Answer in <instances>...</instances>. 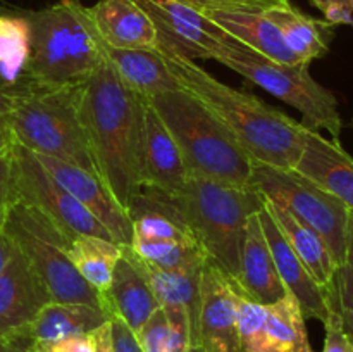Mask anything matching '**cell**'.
Listing matches in <instances>:
<instances>
[{"instance_id": "cell-7", "label": "cell", "mask_w": 353, "mask_h": 352, "mask_svg": "<svg viewBox=\"0 0 353 352\" xmlns=\"http://www.w3.org/2000/svg\"><path fill=\"white\" fill-rule=\"evenodd\" d=\"M214 61L221 62L278 97L302 114L300 123L314 131H327L331 140L341 144L343 119L338 110V100L331 90L321 85L310 75V64H281L265 59L238 40H231Z\"/></svg>"}, {"instance_id": "cell-28", "label": "cell", "mask_w": 353, "mask_h": 352, "mask_svg": "<svg viewBox=\"0 0 353 352\" xmlns=\"http://www.w3.org/2000/svg\"><path fill=\"white\" fill-rule=\"evenodd\" d=\"M123 255V247L114 240L93 235H79L69 245V257L76 271L97 292L103 293L112 282L114 269Z\"/></svg>"}, {"instance_id": "cell-48", "label": "cell", "mask_w": 353, "mask_h": 352, "mask_svg": "<svg viewBox=\"0 0 353 352\" xmlns=\"http://www.w3.org/2000/svg\"><path fill=\"white\" fill-rule=\"evenodd\" d=\"M352 124H353V121H352Z\"/></svg>"}, {"instance_id": "cell-22", "label": "cell", "mask_w": 353, "mask_h": 352, "mask_svg": "<svg viewBox=\"0 0 353 352\" xmlns=\"http://www.w3.org/2000/svg\"><path fill=\"white\" fill-rule=\"evenodd\" d=\"M140 264L162 309H185L188 313L190 328H192V345H199L202 269L205 261L169 269L155 268V266H148L141 261Z\"/></svg>"}, {"instance_id": "cell-20", "label": "cell", "mask_w": 353, "mask_h": 352, "mask_svg": "<svg viewBox=\"0 0 353 352\" xmlns=\"http://www.w3.org/2000/svg\"><path fill=\"white\" fill-rule=\"evenodd\" d=\"M293 169L353 211V157L341 144L307 128L303 150Z\"/></svg>"}, {"instance_id": "cell-23", "label": "cell", "mask_w": 353, "mask_h": 352, "mask_svg": "<svg viewBox=\"0 0 353 352\" xmlns=\"http://www.w3.org/2000/svg\"><path fill=\"white\" fill-rule=\"evenodd\" d=\"M105 59L121 81L140 97L150 99L181 88L157 48H103Z\"/></svg>"}, {"instance_id": "cell-36", "label": "cell", "mask_w": 353, "mask_h": 352, "mask_svg": "<svg viewBox=\"0 0 353 352\" xmlns=\"http://www.w3.org/2000/svg\"><path fill=\"white\" fill-rule=\"evenodd\" d=\"M324 328H326V337H324L323 352H353V342L345 331L340 314L334 309H331L330 316L324 321Z\"/></svg>"}, {"instance_id": "cell-11", "label": "cell", "mask_w": 353, "mask_h": 352, "mask_svg": "<svg viewBox=\"0 0 353 352\" xmlns=\"http://www.w3.org/2000/svg\"><path fill=\"white\" fill-rule=\"evenodd\" d=\"M10 150L14 202L21 200L37 207L48 219L54 221L71 242L79 235L112 240L107 228L43 168L33 152L16 141H12Z\"/></svg>"}, {"instance_id": "cell-46", "label": "cell", "mask_w": 353, "mask_h": 352, "mask_svg": "<svg viewBox=\"0 0 353 352\" xmlns=\"http://www.w3.org/2000/svg\"><path fill=\"white\" fill-rule=\"evenodd\" d=\"M188 352H207V351L202 347V345H192Z\"/></svg>"}, {"instance_id": "cell-44", "label": "cell", "mask_w": 353, "mask_h": 352, "mask_svg": "<svg viewBox=\"0 0 353 352\" xmlns=\"http://www.w3.org/2000/svg\"><path fill=\"white\" fill-rule=\"evenodd\" d=\"M10 107V92L6 86L0 85V119L7 116Z\"/></svg>"}, {"instance_id": "cell-41", "label": "cell", "mask_w": 353, "mask_h": 352, "mask_svg": "<svg viewBox=\"0 0 353 352\" xmlns=\"http://www.w3.org/2000/svg\"><path fill=\"white\" fill-rule=\"evenodd\" d=\"M14 244L10 242V238L0 230V271H2L3 266L7 264V261L10 259V255L14 254Z\"/></svg>"}, {"instance_id": "cell-37", "label": "cell", "mask_w": 353, "mask_h": 352, "mask_svg": "<svg viewBox=\"0 0 353 352\" xmlns=\"http://www.w3.org/2000/svg\"><path fill=\"white\" fill-rule=\"evenodd\" d=\"M110 340L112 352H143L141 351L134 331L119 317H110Z\"/></svg>"}, {"instance_id": "cell-14", "label": "cell", "mask_w": 353, "mask_h": 352, "mask_svg": "<svg viewBox=\"0 0 353 352\" xmlns=\"http://www.w3.org/2000/svg\"><path fill=\"white\" fill-rule=\"evenodd\" d=\"M43 280L17 248L0 271V338L26 331L52 302Z\"/></svg>"}, {"instance_id": "cell-9", "label": "cell", "mask_w": 353, "mask_h": 352, "mask_svg": "<svg viewBox=\"0 0 353 352\" xmlns=\"http://www.w3.org/2000/svg\"><path fill=\"white\" fill-rule=\"evenodd\" d=\"M250 188L285 207L296 219L312 228L326 242L334 262L343 264L347 259L350 209L340 199L319 188L295 169L265 164H255Z\"/></svg>"}, {"instance_id": "cell-43", "label": "cell", "mask_w": 353, "mask_h": 352, "mask_svg": "<svg viewBox=\"0 0 353 352\" xmlns=\"http://www.w3.org/2000/svg\"><path fill=\"white\" fill-rule=\"evenodd\" d=\"M12 144V135H10L9 124H7V116L0 119V152L6 150Z\"/></svg>"}, {"instance_id": "cell-39", "label": "cell", "mask_w": 353, "mask_h": 352, "mask_svg": "<svg viewBox=\"0 0 353 352\" xmlns=\"http://www.w3.org/2000/svg\"><path fill=\"white\" fill-rule=\"evenodd\" d=\"M0 352H37L33 338L30 333L21 331V333L10 335V337L0 338Z\"/></svg>"}, {"instance_id": "cell-4", "label": "cell", "mask_w": 353, "mask_h": 352, "mask_svg": "<svg viewBox=\"0 0 353 352\" xmlns=\"http://www.w3.org/2000/svg\"><path fill=\"white\" fill-rule=\"evenodd\" d=\"M147 100L174 137L190 176L250 188L255 161L199 97L178 88Z\"/></svg>"}, {"instance_id": "cell-29", "label": "cell", "mask_w": 353, "mask_h": 352, "mask_svg": "<svg viewBox=\"0 0 353 352\" xmlns=\"http://www.w3.org/2000/svg\"><path fill=\"white\" fill-rule=\"evenodd\" d=\"M264 352H314L305 316L292 293L268 306Z\"/></svg>"}, {"instance_id": "cell-12", "label": "cell", "mask_w": 353, "mask_h": 352, "mask_svg": "<svg viewBox=\"0 0 353 352\" xmlns=\"http://www.w3.org/2000/svg\"><path fill=\"white\" fill-rule=\"evenodd\" d=\"M152 19L164 41L188 59H216L233 40L202 10L179 0H133Z\"/></svg>"}, {"instance_id": "cell-27", "label": "cell", "mask_w": 353, "mask_h": 352, "mask_svg": "<svg viewBox=\"0 0 353 352\" xmlns=\"http://www.w3.org/2000/svg\"><path fill=\"white\" fill-rule=\"evenodd\" d=\"M264 14L276 24L285 43L300 62L310 64L330 52L333 26L326 21L307 16L293 3L271 7Z\"/></svg>"}, {"instance_id": "cell-8", "label": "cell", "mask_w": 353, "mask_h": 352, "mask_svg": "<svg viewBox=\"0 0 353 352\" xmlns=\"http://www.w3.org/2000/svg\"><path fill=\"white\" fill-rule=\"evenodd\" d=\"M0 230L30 261L55 302L86 304L103 309V293L90 286L72 266L71 240L37 207L16 200Z\"/></svg>"}, {"instance_id": "cell-6", "label": "cell", "mask_w": 353, "mask_h": 352, "mask_svg": "<svg viewBox=\"0 0 353 352\" xmlns=\"http://www.w3.org/2000/svg\"><path fill=\"white\" fill-rule=\"evenodd\" d=\"M186 226L212 261L234 285L240 268V248L248 217L265 202L254 188L188 176L176 195H168Z\"/></svg>"}, {"instance_id": "cell-31", "label": "cell", "mask_w": 353, "mask_h": 352, "mask_svg": "<svg viewBox=\"0 0 353 352\" xmlns=\"http://www.w3.org/2000/svg\"><path fill=\"white\" fill-rule=\"evenodd\" d=\"M134 335L143 352H188L192 347V328L185 309L159 307Z\"/></svg>"}, {"instance_id": "cell-33", "label": "cell", "mask_w": 353, "mask_h": 352, "mask_svg": "<svg viewBox=\"0 0 353 352\" xmlns=\"http://www.w3.org/2000/svg\"><path fill=\"white\" fill-rule=\"evenodd\" d=\"M331 309L341 317L345 331L353 342V262L345 261L338 266L333 283L326 289Z\"/></svg>"}, {"instance_id": "cell-3", "label": "cell", "mask_w": 353, "mask_h": 352, "mask_svg": "<svg viewBox=\"0 0 353 352\" xmlns=\"http://www.w3.org/2000/svg\"><path fill=\"white\" fill-rule=\"evenodd\" d=\"M83 85L23 81L9 90L7 124L12 141L33 154L61 159L99 176L83 126Z\"/></svg>"}, {"instance_id": "cell-16", "label": "cell", "mask_w": 353, "mask_h": 352, "mask_svg": "<svg viewBox=\"0 0 353 352\" xmlns=\"http://www.w3.org/2000/svg\"><path fill=\"white\" fill-rule=\"evenodd\" d=\"M181 150L157 110L147 100L141 140V185L165 195H176L188 179Z\"/></svg>"}, {"instance_id": "cell-18", "label": "cell", "mask_w": 353, "mask_h": 352, "mask_svg": "<svg viewBox=\"0 0 353 352\" xmlns=\"http://www.w3.org/2000/svg\"><path fill=\"white\" fill-rule=\"evenodd\" d=\"M159 307L140 261L130 247H123L110 286L103 292V309L109 317H119L137 333Z\"/></svg>"}, {"instance_id": "cell-35", "label": "cell", "mask_w": 353, "mask_h": 352, "mask_svg": "<svg viewBox=\"0 0 353 352\" xmlns=\"http://www.w3.org/2000/svg\"><path fill=\"white\" fill-rule=\"evenodd\" d=\"M10 145L6 150L0 152V228L6 221L10 206L14 204L12 150H10Z\"/></svg>"}, {"instance_id": "cell-38", "label": "cell", "mask_w": 353, "mask_h": 352, "mask_svg": "<svg viewBox=\"0 0 353 352\" xmlns=\"http://www.w3.org/2000/svg\"><path fill=\"white\" fill-rule=\"evenodd\" d=\"M37 347V345H34ZM37 352H95V345L90 335L65 338L47 347H37Z\"/></svg>"}, {"instance_id": "cell-15", "label": "cell", "mask_w": 353, "mask_h": 352, "mask_svg": "<svg viewBox=\"0 0 353 352\" xmlns=\"http://www.w3.org/2000/svg\"><path fill=\"white\" fill-rule=\"evenodd\" d=\"M199 345L207 352H241L236 326V289L209 259L202 269Z\"/></svg>"}, {"instance_id": "cell-30", "label": "cell", "mask_w": 353, "mask_h": 352, "mask_svg": "<svg viewBox=\"0 0 353 352\" xmlns=\"http://www.w3.org/2000/svg\"><path fill=\"white\" fill-rule=\"evenodd\" d=\"M31 59V30L24 14L0 12V85L7 90L26 79Z\"/></svg>"}, {"instance_id": "cell-47", "label": "cell", "mask_w": 353, "mask_h": 352, "mask_svg": "<svg viewBox=\"0 0 353 352\" xmlns=\"http://www.w3.org/2000/svg\"><path fill=\"white\" fill-rule=\"evenodd\" d=\"M241 352H252V351H241Z\"/></svg>"}, {"instance_id": "cell-24", "label": "cell", "mask_w": 353, "mask_h": 352, "mask_svg": "<svg viewBox=\"0 0 353 352\" xmlns=\"http://www.w3.org/2000/svg\"><path fill=\"white\" fill-rule=\"evenodd\" d=\"M210 21L223 28L230 37L247 45L265 59L281 64H300L288 45L283 40L276 24L264 12L247 10H203Z\"/></svg>"}, {"instance_id": "cell-25", "label": "cell", "mask_w": 353, "mask_h": 352, "mask_svg": "<svg viewBox=\"0 0 353 352\" xmlns=\"http://www.w3.org/2000/svg\"><path fill=\"white\" fill-rule=\"evenodd\" d=\"M109 320V314L99 307L52 300L40 311L28 333L37 347H47L65 338L90 335Z\"/></svg>"}, {"instance_id": "cell-2", "label": "cell", "mask_w": 353, "mask_h": 352, "mask_svg": "<svg viewBox=\"0 0 353 352\" xmlns=\"http://www.w3.org/2000/svg\"><path fill=\"white\" fill-rule=\"evenodd\" d=\"M157 50L181 88L199 97L236 137L255 164L293 169L305 144L307 126L259 97L241 92L159 40Z\"/></svg>"}, {"instance_id": "cell-32", "label": "cell", "mask_w": 353, "mask_h": 352, "mask_svg": "<svg viewBox=\"0 0 353 352\" xmlns=\"http://www.w3.org/2000/svg\"><path fill=\"white\" fill-rule=\"evenodd\" d=\"M268 306L254 302L236 292V326L241 351L264 352Z\"/></svg>"}, {"instance_id": "cell-34", "label": "cell", "mask_w": 353, "mask_h": 352, "mask_svg": "<svg viewBox=\"0 0 353 352\" xmlns=\"http://www.w3.org/2000/svg\"><path fill=\"white\" fill-rule=\"evenodd\" d=\"M199 10H247V12H265L271 7L288 6L290 0H179Z\"/></svg>"}, {"instance_id": "cell-1", "label": "cell", "mask_w": 353, "mask_h": 352, "mask_svg": "<svg viewBox=\"0 0 353 352\" xmlns=\"http://www.w3.org/2000/svg\"><path fill=\"white\" fill-rule=\"evenodd\" d=\"M147 99L131 92L105 61L83 85L81 117L97 173L128 211L141 192V140Z\"/></svg>"}, {"instance_id": "cell-13", "label": "cell", "mask_w": 353, "mask_h": 352, "mask_svg": "<svg viewBox=\"0 0 353 352\" xmlns=\"http://www.w3.org/2000/svg\"><path fill=\"white\" fill-rule=\"evenodd\" d=\"M34 155L43 164V168L107 228L116 244H119L121 247H130L131 238H133L130 213L117 202L100 176L61 159Z\"/></svg>"}, {"instance_id": "cell-49", "label": "cell", "mask_w": 353, "mask_h": 352, "mask_svg": "<svg viewBox=\"0 0 353 352\" xmlns=\"http://www.w3.org/2000/svg\"><path fill=\"white\" fill-rule=\"evenodd\" d=\"M352 26H353V24H352Z\"/></svg>"}, {"instance_id": "cell-10", "label": "cell", "mask_w": 353, "mask_h": 352, "mask_svg": "<svg viewBox=\"0 0 353 352\" xmlns=\"http://www.w3.org/2000/svg\"><path fill=\"white\" fill-rule=\"evenodd\" d=\"M128 213L133 224L130 248L141 262L169 269L207 261L203 248L165 193L141 188Z\"/></svg>"}, {"instance_id": "cell-45", "label": "cell", "mask_w": 353, "mask_h": 352, "mask_svg": "<svg viewBox=\"0 0 353 352\" xmlns=\"http://www.w3.org/2000/svg\"><path fill=\"white\" fill-rule=\"evenodd\" d=\"M345 261L353 262V211H350V219H348V240H347V259Z\"/></svg>"}, {"instance_id": "cell-5", "label": "cell", "mask_w": 353, "mask_h": 352, "mask_svg": "<svg viewBox=\"0 0 353 352\" xmlns=\"http://www.w3.org/2000/svg\"><path fill=\"white\" fill-rule=\"evenodd\" d=\"M31 30V59L24 81L85 83L105 61L92 10L81 0H59L24 12Z\"/></svg>"}, {"instance_id": "cell-19", "label": "cell", "mask_w": 353, "mask_h": 352, "mask_svg": "<svg viewBox=\"0 0 353 352\" xmlns=\"http://www.w3.org/2000/svg\"><path fill=\"white\" fill-rule=\"evenodd\" d=\"M234 289L240 295L264 306L278 302L288 293L269 251L259 213L248 217L245 224V235L240 248V268H238Z\"/></svg>"}, {"instance_id": "cell-17", "label": "cell", "mask_w": 353, "mask_h": 352, "mask_svg": "<svg viewBox=\"0 0 353 352\" xmlns=\"http://www.w3.org/2000/svg\"><path fill=\"white\" fill-rule=\"evenodd\" d=\"M259 219H261L269 251H271L276 269H278V275L285 285L286 292L295 297L303 316L314 317V320H319L324 323L331 313L326 290L312 278V275L307 271L299 255L292 251L279 226L276 224L274 217L265 207V202L262 209L259 211Z\"/></svg>"}, {"instance_id": "cell-21", "label": "cell", "mask_w": 353, "mask_h": 352, "mask_svg": "<svg viewBox=\"0 0 353 352\" xmlns=\"http://www.w3.org/2000/svg\"><path fill=\"white\" fill-rule=\"evenodd\" d=\"M90 10L107 47L157 48V28L133 0H99Z\"/></svg>"}, {"instance_id": "cell-40", "label": "cell", "mask_w": 353, "mask_h": 352, "mask_svg": "<svg viewBox=\"0 0 353 352\" xmlns=\"http://www.w3.org/2000/svg\"><path fill=\"white\" fill-rule=\"evenodd\" d=\"M93 345H95V352H112V340H110V321L97 328L95 331L90 333Z\"/></svg>"}, {"instance_id": "cell-26", "label": "cell", "mask_w": 353, "mask_h": 352, "mask_svg": "<svg viewBox=\"0 0 353 352\" xmlns=\"http://www.w3.org/2000/svg\"><path fill=\"white\" fill-rule=\"evenodd\" d=\"M265 207L274 217L276 224L279 226L292 251L299 255V259L303 262L307 271L312 275V278L326 290L333 283L334 273L338 268L326 242L312 228L296 219L285 207L278 206L268 199H265Z\"/></svg>"}, {"instance_id": "cell-42", "label": "cell", "mask_w": 353, "mask_h": 352, "mask_svg": "<svg viewBox=\"0 0 353 352\" xmlns=\"http://www.w3.org/2000/svg\"><path fill=\"white\" fill-rule=\"evenodd\" d=\"M321 12H326L331 7H348L353 10V0H310Z\"/></svg>"}]
</instances>
